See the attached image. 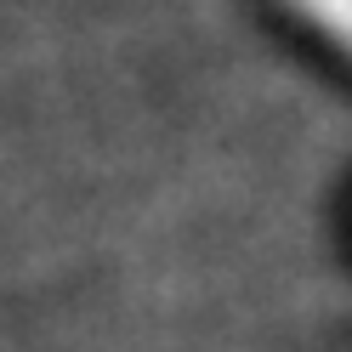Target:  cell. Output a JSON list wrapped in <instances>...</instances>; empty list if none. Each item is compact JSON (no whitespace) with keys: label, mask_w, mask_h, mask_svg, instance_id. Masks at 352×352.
Returning a JSON list of instances; mask_svg holds the SVG:
<instances>
[{"label":"cell","mask_w":352,"mask_h":352,"mask_svg":"<svg viewBox=\"0 0 352 352\" xmlns=\"http://www.w3.org/2000/svg\"><path fill=\"white\" fill-rule=\"evenodd\" d=\"M318 40H329V52L352 63V0H284Z\"/></svg>","instance_id":"obj_1"}]
</instances>
